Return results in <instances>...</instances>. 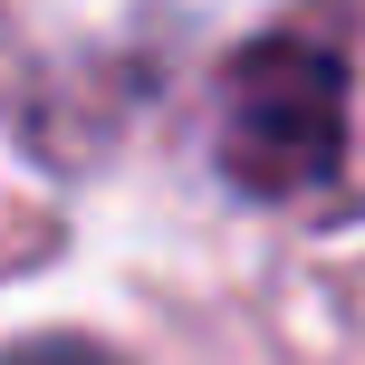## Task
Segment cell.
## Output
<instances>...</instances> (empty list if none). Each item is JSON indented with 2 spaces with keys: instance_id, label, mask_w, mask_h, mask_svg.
I'll use <instances>...</instances> for the list:
<instances>
[{
  "instance_id": "6da1fadb",
  "label": "cell",
  "mask_w": 365,
  "mask_h": 365,
  "mask_svg": "<svg viewBox=\"0 0 365 365\" xmlns=\"http://www.w3.org/2000/svg\"><path fill=\"white\" fill-rule=\"evenodd\" d=\"M212 154L240 192L259 202H298L346 164V58L317 38H250L221 68V115H212Z\"/></svg>"
},
{
  "instance_id": "7a4b0ae2",
  "label": "cell",
  "mask_w": 365,
  "mask_h": 365,
  "mask_svg": "<svg viewBox=\"0 0 365 365\" xmlns=\"http://www.w3.org/2000/svg\"><path fill=\"white\" fill-rule=\"evenodd\" d=\"M0 365H115L106 346H87V336H29L19 356H0Z\"/></svg>"
}]
</instances>
